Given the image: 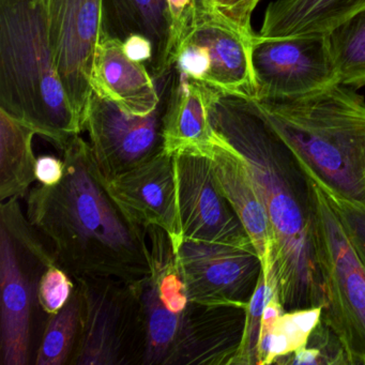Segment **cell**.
<instances>
[{"label":"cell","instance_id":"cell-9","mask_svg":"<svg viewBox=\"0 0 365 365\" xmlns=\"http://www.w3.org/2000/svg\"><path fill=\"white\" fill-rule=\"evenodd\" d=\"M55 66L83 129L101 39V0H42Z\"/></svg>","mask_w":365,"mask_h":365},{"label":"cell","instance_id":"cell-18","mask_svg":"<svg viewBox=\"0 0 365 365\" xmlns=\"http://www.w3.org/2000/svg\"><path fill=\"white\" fill-rule=\"evenodd\" d=\"M158 82L164 98V150L170 155L197 153L208 155L215 135L202 84L179 73L174 67Z\"/></svg>","mask_w":365,"mask_h":365},{"label":"cell","instance_id":"cell-12","mask_svg":"<svg viewBox=\"0 0 365 365\" xmlns=\"http://www.w3.org/2000/svg\"><path fill=\"white\" fill-rule=\"evenodd\" d=\"M174 160L182 241L254 249L242 223L217 187L210 158L179 153Z\"/></svg>","mask_w":365,"mask_h":365},{"label":"cell","instance_id":"cell-3","mask_svg":"<svg viewBox=\"0 0 365 365\" xmlns=\"http://www.w3.org/2000/svg\"><path fill=\"white\" fill-rule=\"evenodd\" d=\"M255 100L271 129L324 187L365 202V98L335 84L301 97Z\"/></svg>","mask_w":365,"mask_h":365},{"label":"cell","instance_id":"cell-26","mask_svg":"<svg viewBox=\"0 0 365 365\" xmlns=\"http://www.w3.org/2000/svg\"><path fill=\"white\" fill-rule=\"evenodd\" d=\"M322 307L284 312L273 324L269 339L266 365L274 364L279 356L301 349L322 320Z\"/></svg>","mask_w":365,"mask_h":365},{"label":"cell","instance_id":"cell-23","mask_svg":"<svg viewBox=\"0 0 365 365\" xmlns=\"http://www.w3.org/2000/svg\"><path fill=\"white\" fill-rule=\"evenodd\" d=\"M146 232L150 247L151 274L157 283L160 299L173 313H182L191 301L172 239L157 226H150Z\"/></svg>","mask_w":365,"mask_h":365},{"label":"cell","instance_id":"cell-14","mask_svg":"<svg viewBox=\"0 0 365 365\" xmlns=\"http://www.w3.org/2000/svg\"><path fill=\"white\" fill-rule=\"evenodd\" d=\"M254 35L215 11L195 14L179 43L191 42L202 51L206 63L202 84L255 98L251 56Z\"/></svg>","mask_w":365,"mask_h":365},{"label":"cell","instance_id":"cell-22","mask_svg":"<svg viewBox=\"0 0 365 365\" xmlns=\"http://www.w3.org/2000/svg\"><path fill=\"white\" fill-rule=\"evenodd\" d=\"M145 327V351L142 365H175L178 347L180 314L162 303L153 274L136 281Z\"/></svg>","mask_w":365,"mask_h":365},{"label":"cell","instance_id":"cell-27","mask_svg":"<svg viewBox=\"0 0 365 365\" xmlns=\"http://www.w3.org/2000/svg\"><path fill=\"white\" fill-rule=\"evenodd\" d=\"M274 364L347 365V354L334 331L324 322L314 329L301 349L277 359Z\"/></svg>","mask_w":365,"mask_h":365},{"label":"cell","instance_id":"cell-24","mask_svg":"<svg viewBox=\"0 0 365 365\" xmlns=\"http://www.w3.org/2000/svg\"><path fill=\"white\" fill-rule=\"evenodd\" d=\"M326 36L339 84L365 87V10Z\"/></svg>","mask_w":365,"mask_h":365},{"label":"cell","instance_id":"cell-34","mask_svg":"<svg viewBox=\"0 0 365 365\" xmlns=\"http://www.w3.org/2000/svg\"><path fill=\"white\" fill-rule=\"evenodd\" d=\"M123 46L125 54L130 58L138 61L148 68L151 58H153V46L146 38L134 36V37L125 40Z\"/></svg>","mask_w":365,"mask_h":365},{"label":"cell","instance_id":"cell-16","mask_svg":"<svg viewBox=\"0 0 365 365\" xmlns=\"http://www.w3.org/2000/svg\"><path fill=\"white\" fill-rule=\"evenodd\" d=\"M101 39L125 42L134 36L153 46L148 70L155 82L165 78L175 63L177 40L166 0H101Z\"/></svg>","mask_w":365,"mask_h":365},{"label":"cell","instance_id":"cell-5","mask_svg":"<svg viewBox=\"0 0 365 365\" xmlns=\"http://www.w3.org/2000/svg\"><path fill=\"white\" fill-rule=\"evenodd\" d=\"M304 170L313 194L316 253L324 297L322 319L339 336L349 365H365V264L317 180Z\"/></svg>","mask_w":365,"mask_h":365},{"label":"cell","instance_id":"cell-6","mask_svg":"<svg viewBox=\"0 0 365 365\" xmlns=\"http://www.w3.org/2000/svg\"><path fill=\"white\" fill-rule=\"evenodd\" d=\"M74 282L81 297V330L70 364L142 365L145 327L136 281Z\"/></svg>","mask_w":365,"mask_h":365},{"label":"cell","instance_id":"cell-2","mask_svg":"<svg viewBox=\"0 0 365 365\" xmlns=\"http://www.w3.org/2000/svg\"><path fill=\"white\" fill-rule=\"evenodd\" d=\"M65 176L27 193L26 217L56 264L74 281L135 282L151 272L144 228L130 222L104 187L91 145L80 134L61 149Z\"/></svg>","mask_w":365,"mask_h":365},{"label":"cell","instance_id":"cell-28","mask_svg":"<svg viewBox=\"0 0 365 365\" xmlns=\"http://www.w3.org/2000/svg\"><path fill=\"white\" fill-rule=\"evenodd\" d=\"M273 294L274 290L267 279L264 271H262L255 290L245 307L242 339L230 365H257L258 344L264 307Z\"/></svg>","mask_w":365,"mask_h":365},{"label":"cell","instance_id":"cell-10","mask_svg":"<svg viewBox=\"0 0 365 365\" xmlns=\"http://www.w3.org/2000/svg\"><path fill=\"white\" fill-rule=\"evenodd\" d=\"M160 93L161 104L147 116L125 112L112 100L91 93L84 129L104 180L125 174L164 150L161 88Z\"/></svg>","mask_w":365,"mask_h":365},{"label":"cell","instance_id":"cell-30","mask_svg":"<svg viewBox=\"0 0 365 365\" xmlns=\"http://www.w3.org/2000/svg\"><path fill=\"white\" fill-rule=\"evenodd\" d=\"M76 282L58 264L48 267L38 284L37 298L44 313H58L71 298Z\"/></svg>","mask_w":365,"mask_h":365},{"label":"cell","instance_id":"cell-15","mask_svg":"<svg viewBox=\"0 0 365 365\" xmlns=\"http://www.w3.org/2000/svg\"><path fill=\"white\" fill-rule=\"evenodd\" d=\"M215 135L208 157L217 187L249 235L262 271L272 286L274 237L259 191L242 155L215 132Z\"/></svg>","mask_w":365,"mask_h":365},{"label":"cell","instance_id":"cell-7","mask_svg":"<svg viewBox=\"0 0 365 365\" xmlns=\"http://www.w3.org/2000/svg\"><path fill=\"white\" fill-rule=\"evenodd\" d=\"M57 264L26 219L0 226L1 356L4 365H26L31 351V309L38 284L33 271Z\"/></svg>","mask_w":365,"mask_h":365},{"label":"cell","instance_id":"cell-8","mask_svg":"<svg viewBox=\"0 0 365 365\" xmlns=\"http://www.w3.org/2000/svg\"><path fill=\"white\" fill-rule=\"evenodd\" d=\"M256 100L290 99L339 84L327 36L264 38L252 42Z\"/></svg>","mask_w":365,"mask_h":365},{"label":"cell","instance_id":"cell-25","mask_svg":"<svg viewBox=\"0 0 365 365\" xmlns=\"http://www.w3.org/2000/svg\"><path fill=\"white\" fill-rule=\"evenodd\" d=\"M81 330V297L74 289L67 304L50 315L41 344L38 349L37 365L70 364Z\"/></svg>","mask_w":365,"mask_h":365},{"label":"cell","instance_id":"cell-20","mask_svg":"<svg viewBox=\"0 0 365 365\" xmlns=\"http://www.w3.org/2000/svg\"><path fill=\"white\" fill-rule=\"evenodd\" d=\"M365 10V0H275L258 35L264 38L324 36Z\"/></svg>","mask_w":365,"mask_h":365},{"label":"cell","instance_id":"cell-32","mask_svg":"<svg viewBox=\"0 0 365 365\" xmlns=\"http://www.w3.org/2000/svg\"><path fill=\"white\" fill-rule=\"evenodd\" d=\"M65 176V162L54 155H41L36 162V178L40 185L54 187Z\"/></svg>","mask_w":365,"mask_h":365},{"label":"cell","instance_id":"cell-17","mask_svg":"<svg viewBox=\"0 0 365 365\" xmlns=\"http://www.w3.org/2000/svg\"><path fill=\"white\" fill-rule=\"evenodd\" d=\"M175 365H230L242 339L245 309L190 302L180 314Z\"/></svg>","mask_w":365,"mask_h":365},{"label":"cell","instance_id":"cell-29","mask_svg":"<svg viewBox=\"0 0 365 365\" xmlns=\"http://www.w3.org/2000/svg\"><path fill=\"white\" fill-rule=\"evenodd\" d=\"M315 179L324 191V195L328 198L331 206L333 207L335 212L341 219V223L347 230L354 247L358 251L359 256L365 264V202L345 197L329 187H324L317 178Z\"/></svg>","mask_w":365,"mask_h":365},{"label":"cell","instance_id":"cell-35","mask_svg":"<svg viewBox=\"0 0 365 365\" xmlns=\"http://www.w3.org/2000/svg\"><path fill=\"white\" fill-rule=\"evenodd\" d=\"M195 14H209L217 11L215 0H194Z\"/></svg>","mask_w":365,"mask_h":365},{"label":"cell","instance_id":"cell-21","mask_svg":"<svg viewBox=\"0 0 365 365\" xmlns=\"http://www.w3.org/2000/svg\"><path fill=\"white\" fill-rule=\"evenodd\" d=\"M37 132L0 110V200L29 193L36 178L34 138Z\"/></svg>","mask_w":365,"mask_h":365},{"label":"cell","instance_id":"cell-13","mask_svg":"<svg viewBox=\"0 0 365 365\" xmlns=\"http://www.w3.org/2000/svg\"><path fill=\"white\" fill-rule=\"evenodd\" d=\"M102 177V176H101ZM103 180L110 197L132 223L168 232L175 251L182 242L174 155L165 150L138 168Z\"/></svg>","mask_w":365,"mask_h":365},{"label":"cell","instance_id":"cell-19","mask_svg":"<svg viewBox=\"0 0 365 365\" xmlns=\"http://www.w3.org/2000/svg\"><path fill=\"white\" fill-rule=\"evenodd\" d=\"M93 91L125 112L147 116L161 104V93L146 66L125 54L123 42L100 39L91 76Z\"/></svg>","mask_w":365,"mask_h":365},{"label":"cell","instance_id":"cell-4","mask_svg":"<svg viewBox=\"0 0 365 365\" xmlns=\"http://www.w3.org/2000/svg\"><path fill=\"white\" fill-rule=\"evenodd\" d=\"M0 110L58 149L84 130L55 66L42 0H0Z\"/></svg>","mask_w":365,"mask_h":365},{"label":"cell","instance_id":"cell-1","mask_svg":"<svg viewBox=\"0 0 365 365\" xmlns=\"http://www.w3.org/2000/svg\"><path fill=\"white\" fill-rule=\"evenodd\" d=\"M202 84V83H200ZM213 131L249 164L274 237L272 283L285 312L324 307L311 182L254 98L202 84Z\"/></svg>","mask_w":365,"mask_h":365},{"label":"cell","instance_id":"cell-11","mask_svg":"<svg viewBox=\"0 0 365 365\" xmlns=\"http://www.w3.org/2000/svg\"><path fill=\"white\" fill-rule=\"evenodd\" d=\"M176 253L191 302L247 307L262 271L255 250L183 240Z\"/></svg>","mask_w":365,"mask_h":365},{"label":"cell","instance_id":"cell-33","mask_svg":"<svg viewBox=\"0 0 365 365\" xmlns=\"http://www.w3.org/2000/svg\"><path fill=\"white\" fill-rule=\"evenodd\" d=\"M166 3H168L170 16H172L177 48H178L183 31L191 24L194 16H195V3H194V0H166Z\"/></svg>","mask_w":365,"mask_h":365},{"label":"cell","instance_id":"cell-31","mask_svg":"<svg viewBox=\"0 0 365 365\" xmlns=\"http://www.w3.org/2000/svg\"><path fill=\"white\" fill-rule=\"evenodd\" d=\"M260 0H215L217 12L230 22L249 34H254L252 29V16Z\"/></svg>","mask_w":365,"mask_h":365}]
</instances>
